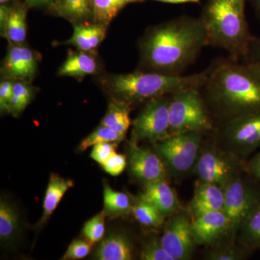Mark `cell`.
<instances>
[{"label": "cell", "mask_w": 260, "mask_h": 260, "mask_svg": "<svg viewBox=\"0 0 260 260\" xmlns=\"http://www.w3.org/2000/svg\"><path fill=\"white\" fill-rule=\"evenodd\" d=\"M210 73V67L201 73L172 75L156 72L136 71L114 75L104 82L108 91L115 99L130 104L172 95L186 89H201Z\"/></svg>", "instance_id": "cell-4"}, {"label": "cell", "mask_w": 260, "mask_h": 260, "mask_svg": "<svg viewBox=\"0 0 260 260\" xmlns=\"http://www.w3.org/2000/svg\"><path fill=\"white\" fill-rule=\"evenodd\" d=\"M91 250L90 243L83 240H75L70 244L62 259H80L88 256Z\"/></svg>", "instance_id": "cell-34"}, {"label": "cell", "mask_w": 260, "mask_h": 260, "mask_svg": "<svg viewBox=\"0 0 260 260\" xmlns=\"http://www.w3.org/2000/svg\"><path fill=\"white\" fill-rule=\"evenodd\" d=\"M191 215L189 211L179 212L172 215L160 238L164 249L174 260L189 259L196 245L191 230Z\"/></svg>", "instance_id": "cell-11"}, {"label": "cell", "mask_w": 260, "mask_h": 260, "mask_svg": "<svg viewBox=\"0 0 260 260\" xmlns=\"http://www.w3.org/2000/svg\"><path fill=\"white\" fill-rule=\"evenodd\" d=\"M14 80H3L0 83V109L2 112L9 113L13 97Z\"/></svg>", "instance_id": "cell-37"}, {"label": "cell", "mask_w": 260, "mask_h": 260, "mask_svg": "<svg viewBox=\"0 0 260 260\" xmlns=\"http://www.w3.org/2000/svg\"><path fill=\"white\" fill-rule=\"evenodd\" d=\"M102 166L106 172L113 177H116L124 172L126 166V157L122 154L116 153Z\"/></svg>", "instance_id": "cell-36"}, {"label": "cell", "mask_w": 260, "mask_h": 260, "mask_svg": "<svg viewBox=\"0 0 260 260\" xmlns=\"http://www.w3.org/2000/svg\"><path fill=\"white\" fill-rule=\"evenodd\" d=\"M118 143H102L94 145L90 157L94 160L102 165L108 159L116 153V148Z\"/></svg>", "instance_id": "cell-35"}, {"label": "cell", "mask_w": 260, "mask_h": 260, "mask_svg": "<svg viewBox=\"0 0 260 260\" xmlns=\"http://www.w3.org/2000/svg\"><path fill=\"white\" fill-rule=\"evenodd\" d=\"M246 0H208L200 19L204 25L208 46L223 49L237 60L249 58L251 34L245 7Z\"/></svg>", "instance_id": "cell-3"}, {"label": "cell", "mask_w": 260, "mask_h": 260, "mask_svg": "<svg viewBox=\"0 0 260 260\" xmlns=\"http://www.w3.org/2000/svg\"><path fill=\"white\" fill-rule=\"evenodd\" d=\"M170 98L162 96L148 101L133 121V140L158 142L169 136Z\"/></svg>", "instance_id": "cell-10"}, {"label": "cell", "mask_w": 260, "mask_h": 260, "mask_svg": "<svg viewBox=\"0 0 260 260\" xmlns=\"http://www.w3.org/2000/svg\"><path fill=\"white\" fill-rule=\"evenodd\" d=\"M129 107L127 103L114 98L109 104L107 113L101 124L107 126L125 137L131 124Z\"/></svg>", "instance_id": "cell-22"}, {"label": "cell", "mask_w": 260, "mask_h": 260, "mask_svg": "<svg viewBox=\"0 0 260 260\" xmlns=\"http://www.w3.org/2000/svg\"><path fill=\"white\" fill-rule=\"evenodd\" d=\"M191 225L196 244L207 245L226 236L229 222L223 211H211L192 216Z\"/></svg>", "instance_id": "cell-14"}, {"label": "cell", "mask_w": 260, "mask_h": 260, "mask_svg": "<svg viewBox=\"0 0 260 260\" xmlns=\"http://www.w3.org/2000/svg\"><path fill=\"white\" fill-rule=\"evenodd\" d=\"M10 1H11V0H0V3H1V5L5 4V3H8Z\"/></svg>", "instance_id": "cell-44"}, {"label": "cell", "mask_w": 260, "mask_h": 260, "mask_svg": "<svg viewBox=\"0 0 260 260\" xmlns=\"http://www.w3.org/2000/svg\"><path fill=\"white\" fill-rule=\"evenodd\" d=\"M10 7L6 6L5 4L1 5L0 7V28L1 34L4 30L5 25L8 21V15H9Z\"/></svg>", "instance_id": "cell-40"}, {"label": "cell", "mask_w": 260, "mask_h": 260, "mask_svg": "<svg viewBox=\"0 0 260 260\" xmlns=\"http://www.w3.org/2000/svg\"><path fill=\"white\" fill-rule=\"evenodd\" d=\"M132 213L135 219L145 226L158 227L164 223L165 216L154 205L140 198L133 205Z\"/></svg>", "instance_id": "cell-27"}, {"label": "cell", "mask_w": 260, "mask_h": 260, "mask_svg": "<svg viewBox=\"0 0 260 260\" xmlns=\"http://www.w3.org/2000/svg\"><path fill=\"white\" fill-rule=\"evenodd\" d=\"M124 138L125 137L116 133L114 129L101 124L81 142L79 149L80 150H85L90 147L102 143H116L119 144Z\"/></svg>", "instance_id": "cell-30"}, {"label": "cell", "mask_w": 260, "mask_h": 260, "mask_svg": "<svg viewBox=\"0 0 260 260\" xmlns=\"http://www.w3.org/2000/svg\"><path fill=\"white\" fill-rule=\"evenodd\" d=\"M73 186V181L70 179H64L55 174L51 176L44 196L43 203L44 213L41 223H44L51 216L65 193Z\"/></svg>", "instance_id": "cell-23"}, {"label": "cell", "mask_w": 260, "mask_h": 260, "mask_svg": "<svg viewBox=\"0 0 260 260\" xmlns=\"http://www.w3.org/2000/svg\"><path fill=\"white\" fill-rule=\"evenodd\" d=\"M73 34L62 44L74 46L80 51L91 52L102 44L107 34V25L102 24H73Z\"/></svg>", "instance_id": "cell-18"}, {"label": "cell", "mask_w": 260, "mask_h": 260, "mask_svg": "<svg viewBox=\"0 0 260 260\" xmlns=\"http://www.w3.org/2000/svg\"><path fill=\"white\" fill-rule=\"evenodd\" d=\"M225 192L223 188L209 183L200 182L191 202V216L211 211H223Z\"/></svg>", "instance_id": "cell-16"}, {"label": "cell", "mask_w": 260, "mask_h": 260, "mask_svg": "<svg viewBox=\"0 0 260 260\" xmlns=\"http://www.w3.org/2000/svg\"><path fill=\"white\" fill-rule=\"evenodd\" d=\"M241 159L226 150L208 149L200 153L194 173L200 182L225 186L239 176Z\"/></svg>", "instance_id": "cell-9"}, {"label": "cell", "mask_w": 260, "mask_h": 260, "mask_svg": "<svg viewBox=\"0 0 260 260\" xmlns=\"http://www.w3.org/2000/svg\"><path fill=\"white\" fill-rule=\"evenodd\" d=\"M247 60L255 61L260 65V38H254L251 43L250 52Z\"/></svg>", "instance_id": "cell-39"}, {"label": "cell", "mask_w": 260, "mask_h": 260, "mask_svg": "<svg viewBox=\"0 0 260 260\" xmlns=\"http://www.w3.org/2000/svg\"><path fill=\"white\" fill-rule=\"evenodd\" d=\"M25 4L28 8H35V7L42 6V5H49L47 0H25Z\"/></svg>", "instance_id": "cell-42"}, {"label": "cell", "mask_w": 260, "mask_h": 260, "mask_svg": "<svg viewBox=\"0 0 260 260\" xmlns=\"http://www.w3.org/2000/svg\"><path fill=\"white\" fill-rule=\"evenodd\" d=\"M133 246L127 237L112 234L98 247L95 257L99 260H129L133 259Z\"/></svg>", "instance_id": "cell-20"}, {"label": "cell", "mask_w": 260, "mask_h": 260, "mask_svg": "<svg viewBox=\"0 0 260 260\" xmlns=\"http://www.w3.org/2000/svg\"><path fill=\"white\" fill-rule=\"evenodd\" d=\"M140 259L143 260H174L172 256L164 249L160 240L153 239L144 244Z\"/></svg>", "instance_id": "cell-32"}, {"label": "cell", "mask_w": 260, "mask_h": 260, "mask_svg": "<svg viewBox=\"0 0 260 260\" xmlns=\"http://www.w3.org/2000/svg\"><path fill=\"white\" fill-rule=\"evenodd\" d=\"M30 83L23 80H14L13 97L9 111L12 115L18 116L31 102L34 95V88Z\"/></svg>", "instance_id": "cell-29"}, {"label": "cell", "mask_w": 260, "mask_h": 260, "mask_svg": "<svg viewBox=\"0 0 260 260\" xmlns=\"http://www.w3.org/2000/svg\"><path fill=\"white\" fill-rule=\"evenodd\" d=\"M27 5L16 4L10 7L8 21L2 37L13 44H23L27 36Z\"/></svg>", "instance_id": "cell-21"}, {"label": "cell", "mask_w": 260, "mask_h": 260, "mask_svg": "<svg viewBox=\"0 0 260 260\" xmlns=\"http://www.w3.org/2000/svg\"><path fill=\"white\" fill-rule=\"evenodd\" d=\"M225 150L242 158L260 148V111L225 121L221 131Z\"/></svg>", "instance_id": "cell-8"}, {"label": "cell", "mask_w": 260, "mask_h": 260, "mask_svg": "<svg viewBox=\"0 0 260 260\" xmlns=\"http://www.w3.org/2000/svg\"><path fill=\"white\" fill-rule=\"evenodd\" d=\"M245 251L239 249V248L233 247V246H226V247L217 248L210 251L208 255V259L211 260H241L245 258Z\"/></svg>", "instance_id": "cell-33"}, {"label": "cell", "mask_w": 260, "mask_h": 260, "mask_svg": "<svg viewBox=\"0 0 260 260\" xmlns=\"http://www.w3.org/2000/svg\"><path fill=\"white\" fill-rule=\"evenodd\" d=\"M104 211L110 215H125L132 212L133 205L129 196L124 192L113 190L107 184L104 185Z\"/></svg>", "instance_id": "cell-25"}, {"label": "cell", "mask_w": 260, "mask_h": 260, "mask_svg": "<svg viewBox=\"0 0 260 260\" xmlns=\"http://www.w3.org/2000/svg\"><path fill=\"white\" fill-rule=\"evenodd\" d=\"M53 1H54V0H47L48 4H49V5H50L51 3H53Z\"/></svg>", "instance_id": "cell-46"}, {"label": "cell", "mask_w": 260, "mask_h": 260, "mask_svg": "<svg viewBox=\"0 0 260 260\" xmlns=\"http://www.w3.org/2000/svg\"><path fill=\"white\" fill-rule=\"evenodd\" d=\"M145 1V0H129V3H137V2H143Z\"/></svg>", "instance_id": "cell-45"}, {"label": "cell", "mask_w": 260, "mask_h": 260, "mask_svg": "<svg viewBox=\"0 0 260 260\" xmlns=\"http://www.w3.org/2000/svg\"><path fill=\"white\" fill-rule=\"evenodd\" d=\"M49 10L72 24L93 22V0H54Z\"/></svg>", "instance_id": "cell-17"}, {"label": "cell", "mask_w": 260, "mask_h": 260, "mask_svg": "<svg viewBox=\"0 0 260 260\" xmlns=\"http://www.w3.org/2000/svg\"><path fill=\"white\" fill-rule=\"evenodd\" d=\"M249 1L250 2L251 6L260 18V0H249Z\"/></svg>", "instance_id": "cell-43"}, {"label": "cell", "mask_w": 260, "mask_h": 260, "mask_svg": "<svg viewBox=\"0 0 260 260\" xmlns=\"http://www.w3.org/2000/svg\"><path fill=\"white\" fill-rule=\"evenodd\" d=\"M129 165L132 174L145 185L167 179V168L158 154L140 148L136 142L130 143Z\"/></svg>", "instance_id": "cell-13"}, {"label": "cell", "mask_w": 260, "mask_h": 260, "mask_svg": "<svg viewBox=\"0 0 260 260\" xmlns=\"http://www.w3.org/2000/svg\"><path fill=\"white\" fill-rule=\"evenodd\" d=\"M107 213L102 211L87 221L84 225V236L89 242L95 244L102 240L105 232V217Z\"/></svg>", "instance_id": "cell-31"}, {"label": "cell", "mask_w": 260, "mask_h": 260, "mask_svg": "<svg viewBox=\"0 0 260 260\" xmlns=\"http://www.w3.org/2000/svg\"><path fill=\"white\" fill-rule=\"evenodd\" d=\"M213 120L201 89L190 88L172 94L169 104V135L191 131H210Z\"/></svg>", "instance_id": "cell-5"}, {"label": "cell", "mask_w": 260, "mask_h": 260, "mask_svg": "<svg viewBox=\"0 0 260 260\" xmlns=\"http://www.w3.org/2000/svg\"><path fill=\"white\" fill-rule=\"evenodd\" d=\"M239 232L246 249H260V201L246 217Z\"/></svg>", "instance_id": "cell-24"}, {"label": "cell", "mask_w": 260, "mask_h": 260, "mask_svg": "<svg viewBox=\"0 0 260 260\" xmlns=\"http://www.w3.org/2000/svg\"><path fill=\"white\" fill-rule=\"evenodd\" d=\"M205 132L191 131L169 135L155 142V150L167 168V172L176 179H182L191 172L201 153Z\"/></svg>", "instance_id": "cell-6"}, {"label": "cell", "mask_w": 260, "mask_h": 260, "mask_svg": "<svg viewBox=\"0 0 260 260\" xmlns=\"http://www.w3.org/2000/svg\"><path fill=\"white\" fill-rule=\"evenodd\" d=\"M98 64L95 57L89 52L80 51L69 53L66 60L58 71L60 76H68L75 78H83L89 75L95 74Z\"/></svg>", "instance_id": "cell-19"}, {"label": "cell", "mask_w": 260, "mask_h": 260, "mask_svg": "<svg viewBox=\"0 0 260 260\" xmlns=\"http://www.w3.org/2000/svg\"><path fill=\"white\" fill-rule=\"evenodd\" d=\"M1 68L3 80H23L30 83L37 73V55L23 44L10 43Z\"/></svg>", "instance_id": "cell-12"}, {"label": "cell", "mask_w": 260, "mask_h": 260, "mask_svg": "<svg viewBox=\"0 0 260 260\" xmlns=\"http://www.w3.org/2000/svg\"><path fill=\"white\" fill-rule=\"evenodd\" d=\"M224 192L223 211L229 222L226 237L232 240L240 232L246 217L260 201V194L239 175L225 186Z\"/></svg>", "instance_id": "cell-7"}, {"label": "cell", "mask_w": 260, "mask_h": 260, "mask_svg": "<svg viewBox=\"0 0 260 260\" xmlns=\"http://www.w3.org/2000/svg\"><path fill=\"white\" fill-rule=\"evenodd\" d=\"M140 198L154 205L165 217L174 215L180 210V203L177 193L166 180L146 184Z\"/></svg>", "instance_id": "cell-15"}, {"label": "cell", "mask_w": 260, "mask_h": 260, "mask_svg": "<svg viewBox=\"0 0 260 260\" xmlns=\"http://www.w3.org/2000/svg\"><path fill=\"white\" fill-rule=\"evenodd\" d=\"M249 172L260 182V150L249 162Z\"/></svg>", "instance_id": "cell-38"}, {"label": "cell", "mask_w": 260, "mask_h": 260, "mask_svg": "<svg viewBox=\"0 0 260 260\" xmlns=\"http://www.w3.org/2000/svg\"><path fill=\"white\" fill-rule=\"evenodd\" d=\"M207 46L201 19L182 15L149 29L140 42V59L150 72L181 75Z\"/></svg>", "instance_id": "cell-1"}, {"label": "cell", "mask_w": 260, "mask_h": 260, "mask_svg": "<svg viewBox=\"0 0 260 260\" xmlns=\"http://www.w3.org/2000/svg\"><path fill=\"white\" fill-rule=\"evenodd\" d=\"M201 90L211 114L225 122L259 112L260 65L229 56L217 60Z\"/></svg>", "instance_id": "cell-2"}, {"label": "cell", "mask_w": 260, "mask_h": 260, "mask_svg": "<svg viewBox=\"0 0 260 260\" xmlns=\"http://www.w3.org/2000/svg\"><path fill=\"white\" fill-rule=\"evenodd\" d=\"M129 0H93L94 23L109 25Z\"/></svg>", "instance_id": "cell-26"}, {"label": "cell", "mask_w": 260, "mask_h": 260, "mask_svg": "<svg viewBox=\"0 0 260 260\" xmlns=\"http://www.w3.org/2000/svg\"><path fill=\"white\" fill-rule=\"evenodd\" d=\"M169 4H184V3H200L201 0H151Z\"/></svg>", "instance_id": "cell-41"}, {"label": "cell", "mask_w": 260, "mask_h": 260, "mask_svg": "<svg viewBox=\"0 0 260 260\" xmlns=\"http://www.w3.org/2000/svg\"><path fill=\"white\" fill-rule=\"evenodd\" d=\"M18 229V216L11 205L5 200L0 202V239L8 242L13 239Z\"/></svg>", "instance_id": "cell-28"}]
</instances>
